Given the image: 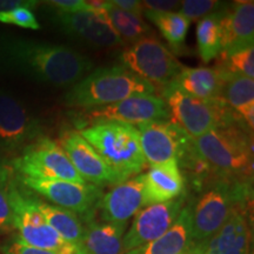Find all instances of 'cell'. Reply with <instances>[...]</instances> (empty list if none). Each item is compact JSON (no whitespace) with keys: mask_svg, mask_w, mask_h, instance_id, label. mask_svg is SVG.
<instances>
[{"mask_svg":"<svg viewBox=\"0 0 254 254\" xmlns=\"http://www.w3.org/2000/svg\"><path fill=\"white\" fill-rule=\"evenodd\" d=\"M161 94L170 110L172 123L179 126L190 139L198 138L218 127L234 125L241 120L222 101L198 99L172 86L163 88Z\"/></svg>","mask_w":254,"mask_h":254,"instance_id":"6","label":"cell"},{"mask_svg":"<svg viewBox=\"0 0 254 254\" xmlns=\"http://www.w3.org/2000/svg\"><path fill=\"white\" fill-rule=\"evenodd\" d=\"M192 205L184 206L182 213L166 233L124 254H184L193 246Z\"/></svg>","mask_w":254,"mask_h":254,"instance_id":"22","label":"cell"},{"mask_svg":"<svg viewBox=\"0 0 254 254\" xmlns=\"http://www.w3.org/2000/svg\"><path fill=\"white\" fill-rule=\"evenodd\" d=\"M0 23L14 25V26L28 28V30H39L40 24L37 20L36 14L32 12L31 7L20 6L8 11L0 12Z\"/></svg>","mask_w":254,"mask_h":254,"instance_id":"31","label":"cell"},{"mask_svg":"<svg viewBox=\"0 0 254 254\" xmlns=\"http://www.w3.org/2000/svg\"><path fill=\"white\" fill-rule=\"evenodd\" d=\"M80 134L112 170L119 184L145 170L147 163L134 125L120 122L97 123L82 128Z\"/></svg>","mask_w":254,"mask_h":254,"instance_id":"3","label":"cell"},{"mask_svg":"<svg viewBox=\"0 0 254 254\" xmlns=\"http://www.w3.org/2000/svg\"><path fill=\"white\" fill-rule=\"evenodd\" d=\"M45 4H49L57 11L66 12V13L88 8V2L85 0H50V1H45Z\"/></svg>","mask_w":254,"mask_h":254,"instance_id":"34","label":"cell"},{"mask_svg":"<svg viewBox=\"0 0 254 254\" xmlns=\"http://www.w3.org/2000/svg\"><path fill=\"white\" fill-rule=\"evenodd\" d=\"M146 163L151 166L176 159L182 160L192 147V139L179 126L168 120L136 125Z\"/></svg>","mask_w":254,"mask_h":254,"instance_id":"13","label":"cell"},{"mask_svg":"<svg viewBox=\"0 0 254 254\" xmlns=\"http://www.w3.org/2000/svg\"><path fill=\"white\" fill-rule=\"evenodd\" d=\"M34 202H36V206L41 212V214L45 217L50 226L64 240L80 249L82 237H84V224H82L81 219L68 209L49 204L43 200L34 198Z\"/></svg>","mask_w":254,"mask_h":254,"instance_id":"25","label":"cell"},{"mask_svg":"<svg viewBox=\"0 0 254 254\" xmlns=\"http://www.w3.org/2000/svg\"><path fill=\"white\" fill-rule=\"evenodd\" d=\"M220 57L221 62L218 64V66L226 72L250 79L254 78V46Z\"/></svg>","mask_w":254,"mask_h":254,"instance_id":"29","label":"cell"},{"mask_svg":"<svg viewBox=\"0 0 254 254\" xmlns=\"http://www.w3.org/2000/svg\"><path fill=\"white\" fill-rule=\"evenodd\" d=\"M2 254H57L51 251H45L36 249V247L28 246L23 243L17 236H13L11 239L6 241L1 246Z\"/></svg>","mask_w":254,"mask_h":254,"instance_id":"33","label":"cell"},{"mask_svg":"<svg viewBox=\"0 0 254 254\" xmlns=\"http://www.w3.org/2000/svg\"><path fill=\"white\" fill-rule=\"evenodd\" d=\"M224 7V4L217 0H185L180 4L179 13L187 20L196 21L207 15L218 12Z\"/></svg>","mask_w":254,"mask_h":254,"instance_id":"30","label":"cell"},{"mask_svg":"<svg viewBox=\"0 0 254 254\" xmlns=\"http://www.w3.org/2000/svg\"><path fill=\"white\" fill-rule=\"evenodd\" d=\"M12 165L27 178L87 184L79 176L58 142L44 135L26 146L20 155L13 159Z\"/></svg>","mask_w":254,"mask_h":254,"instance_id":"9","label":"cell"},{"mask_svg":"<svg viewBox=\"0 0 254 254\" xmlns=\"http://www.w3.org/2000/svg\"><path fill=\"white\" fill-rule=\"evenodd\" d=\"M250 225L244 209H238L207 243L200 246L201 254H249Z\"/></svg>","mask_w":254,"mask_h":254,"instance_id":"21","label":"cell"},{"mask_svg":"<svg viewBox=\"0 0 254 254\" xmlns=\"http://www.w3.org/2000/svg\"><path fill=\"white\" fill-rule=\"evenodd\" d=\"M144 207V174H138L116 185L101 196L98 204L101 219L105 222L116 224H127Z\"/></svg>","mask_w":254,"mask_h":254,"instance_id":"17","label":"cell"},{"mask_svg":"<svg viewBox=\"0 0 254 254\" xmlns=\"http://www.w3.org/2000/svg\"><path fill=\"white\" fill-rule=\"evenodd\" d=\"M0 65L41 84L71 87L93 68L86 55L65 45L0 38Z\"/></svg>","mask_w":254,"mask_h":254,"instance_id":"1","label":"cell"},{"mask_svg":"<svg viewBox=\"0 0 254 254\" xmlns=\"http://www.w3.org/2000/svg\"><path fill=\"white\" fill-rule=\"evenodd\" d=\"M79 119L85 124L120 122L129 125L170 119L166 101L158 95H134L118 103L84 110Z\"/></svg>","mask_w":254,"mask_h":254,"instance_id":"10","label":"cell"},{"mask_svg":"<svg viewBox=\"0 0 254 254\" xmlns=\"http://www.w3.org/2000/svg\"><path fill=\"white\" fill-rule=\"evenodd\" d=\"M220 100L234 112L254 106V80L226 72Z\"/></svg>","mask_w":254,"mask_h":254,"instance_id":"28","label":"cell"},{"mask_svg":"<svg viewBox=\"0 0 254 254\" xmlns=\"http://www.w3.org/2000/svg\"><path fill=\"white\" fill-rule=\"evenodd\" d=\"M123 65L155 88L167 87L184 66L153 34L133 43L122 53Z\"/></svg>","mask_w":254,"mask_h":254,"instance_id":"8","label":"cell"},{"mask_svg":"<svg viewBox=\"0 0 254 254\" xmlns=\"http://www.w3.org/2000/svg\"><path fill=\"white\" fill-rule=\"evenodd\" d=\"M84 237L80 249L84 254H124L123 239L127 224L98 222L93 218L82 222Z\"/></svg>","mask_w":254,"mask_h":254,"instance_id":"23","label":"cell"},{"mask_svg":"<svg viewBox=\"0 0 254 254\" xmlns=\"http://www.w3.org/2000/svg\"><path fill=\"white\" fill-rule=\"evenodd\" d=\"M144 14L148 20H151L163 37L167 40L171 47V52L177 55H183L185 49V40L187 31L190 27V21L179 13V12H151L144 11Z\"/></svg>","mask_w":254,"mask_h":254,"instance_id":"27","label":"cell"},{"mask_svg":"<svg viewBox=\"0 0 254 254\" xmlns=\"http://www.w3.org/2000/svg\"><path fill=\"white\" fill-rule=\"evenodd\" d=\"M41 134L39 122L17 98L0 88V151L7 154L21 153Z\"/></svg>","mask_w":254,"mask_h":254,"instance_id":"12","label":"cell"},{"mask_svg":"<svg viewBox=\"0 0 254 254\" xmlns=\"http://www.w3.org/2000/svg\"><path fill=\"white\" fill-rule=\"evenodd\" d=\"M51 14L53 24L72 39L79 40L90 46L105 49L124 45L123 40L112 30L101 12L97 13L88 7L72 13L55 9Z\"/></svg>","mask_w":254,"mask_h":254,"instance_id":"15","label":"cell"},{"mask_svg":"<svg viewBox=\"0 0 254 254\" xmlns=\"http://www.w3.org/2000/svg\"><path fill=\"white\" fill-rule=\"evenodd\" d=\"M37 4L38 1H32V0H0V12L20 7V6H27L32 8Z\"/></svg>","mask_w":254,"mask_h":254,"instance_id":"37","label":"cell"},{"mask_svg":"<svg viewBox=\"0 0 254 254\" xmlns=\"http://www.w3.org/2000/svg\"><path fill=\"white\" fill-rule=\"evenodd\" d=\"M222 51L228 56L254 46V2L236 1L226 6L221 19Z\"/></svg>","mask_w":254,"mask_h":254,"instance_id":"18","label":"cell"},{"mask_svg":"<svg viewBox=\"0 0 254 254\" xmlns=\"http://www.w3.org/2000/svg\"><path fill=\"white\" fill-rule=\"evenodd\" d=\"M250 199V185L243 180L221 177L211 184L192 207L193 245L202 246L226 224L232 214Z\"/></svg>","mask_w":254,"mask_h":254,"instance_id":"4","label":"cell"},{"mask_svg":"<svg viewBox=\"0 0 254 254\" xmlns=\"http://www.w3.org/2000/svg\"><path fill=\"white\" fill-rule=\"evenodd\" d=\"M155 92L157 88L153 85L124 65H114L90 72L72 85L63 99L71 109L90 110L134 95H152Z\"/></svg>","mask_w":254,"mask_h":254,"instance_id":"2","label":"cell"},{"mask_svg":"<svg viewBox=\"0 0 254 254\" xmlns=\"http://www.w3.org/2000/svg\"><path fill=\"white\" fill-rule=\"evenodd\" d=\"M8 184H0V234L15 231L13 209H12L11 200H9Z\"/></svg>","mask_w":254,"mask_h":254,"instance_id":"32","label":"cell"},{"mask_svg":"<svg viewBox=\"0 0 254 254\" xmlns=\"http://www.w3.org/2000/svg\"><path fill=\"white\" fill-rule=\"evenodd\" d=\"M17 237L28 246L57 254H84L78 246L67 243L50 226L34 202V196L24 194L13 183L8 184Z\"/></svg>","mask_w":254,"mask_h":254,"instance_id":"7","label":"cell"},{"mask_svg":"<svg viewBox=\"0 0 254 254\" xmlns=\"http://www.w3.org/2000/svg\"><path fill=\"white\" fill-rule=\"evenodd\" d=\"M88 7L97 13H103L106 21L112 27L123 40L124 45L125 44H133L141 38L152 36L153 31L147 24L142 20V18L135 17L131 13L123 11L114 6L110 1H87Z\"/></svg>","mask_w":254,"mask_h":254,"instance_id":"24","label":"cell"},{"mask_svg":"<svg viewBox=\"0 0 254 254\" xmlns=\"http://www.w3.org/2000/svg\"><path fill=\"white\" fill-rule=\"evenodd\" d=\"M60 147L65 151L73 167L85 182L94 186L119 182L112 170L78 131H65L59 136Z\"/></svg>","mask_w":254,"mask_h":254,"instance_id":"16","label":"cell"},{"mask_svg":"<svg viewBox=\"0 0 254 254\" xmlns=\"http://www.w3.org/2000/svg\"><path fill=\"white\" fill-rule=\"evenodd\" d=\"M226 71L215 67H186L184 66L173 82L168 86L201 100L221 101L220 94Z\"/></svg>","mask_w":254,"mask_h":254,"instance_id":"20","label":"cell"},{"mask_svg":"<svg viewBox=\"0 0 254 254\" xmlns=\"http://www.w3.org/2000/svg\"><path fill=\"white\" fill-rule=\"evenodd\" d=\"M182 1H165V0H146L141 1L144 11L151 12H172V9L180 7Z\"/></svg>","mask_w":254,"mask_h":254,"instance_id":"35","label":"cell"},{"mask_svg":"<svg viewBox=\"0 0 254 254\" xmlns=\"http://www.w3.org/2000/svg\"><path fill=\"white\" fill-rule=\"evenodd\" d=\"M11 173V167L6 163L2 152L0 151V184H8Z\"/></svg>","mask_w":254,"mask_h":254,"instance_id":"38","label":"cell"},{"mask_svg":"<svg viewBox=\"0 0 254 254\" xmlns=\"http://www.w3.org/2000/svg\"><path fill=\"white\" fill-rule=\"evenodd\" d=\"M192 142L199 157L219 172L231 176L252 170V139L237 124L211 129Z\"/></svg>","mask_w":254,"mask_h":254,"instance_id":"5","label":"cell"},{"mask_svg":"<svg viewBox=\"0 0 254 254\" xmlns=\"http://www.w3.org/2000/svg\"><path fill=\"white\" fill-rule=\"evenodd\" d=\"M184 254H201V253H200V249L198 246H193L192 249H190V251H187V252Z\"/></svg>","mask_w":254,"mask_h":254,"instance_id":"39","label":"cell"},{"mask_svg":"<svg viewBox=\"0 0 254 254\" xmlns=\"http://www.w3.org/2000/svg\"><path fill=\"white\" fill-rule=\"evenodd\" d=\"M225 8L226 6L218 12L200 19L196 24V44L199 56L205 64L217 59L222 51L221 19Z\"/></svg>","mask_w":254,"mask_h":254,"instance_id":"26","label":"cell"},{"mask_svg":"<svg viewBox=\"0 0 254 254\" xmlns=\"http://www.w3.org/2000/svg\"><path fill=\"white\" fill-rule=\"evenodd\" d=\"M21 182L38 194L45 196L53 205L68 209L82 218V222L93 218L94 209L101 199V190L98 186L77 184L66 180L37 179L23 177Z\"/></svg>","mask_w":254,"mask_h":254,"instance_id":"11","label":"cell"},{"mask_svg":"<svg viewBox=\"0 0 254 254\" xmlns=\"http://www.w3.org/2000/svg\"><path fill=\"white\" fill-rule=\"evenodd\" d=\"M184 204L185 195L183 194L171 201L141 208L124 236V253L151 243L166 233L182 213Z\"/></svg>","mask_w":254,"mask_h":254,"instance_id":"14","label":"cell"},{"mask_svg":"<svg viewBox=\"0 0 254 254\" xmlns=\"http://www.w3.org/2000/svg\"><path fill=\"white\" fill-rule=\"evenodd\" d=\"M185 179L176 159L151 166L144 174L145 206L163 204L184 194Z\"/></svg>","mask_w":254,"mask_h":254,"instance_id":"19","label":"cell"},{"mask_svg":"<svg viewBox=\"0 0 254 254\" xmlns=\"http://www.w3.org/2000/svg\"><path fill=\"white\" fill-rule=\"evenodd\" d=\"M110 1L118 8L135 17L142 18L144 15V7H142L141 1H138V0H110Z\"/></svg>","mask_w":254,"mask_h":254,"instance_id":"36","label":"cell"}]
</instances>
